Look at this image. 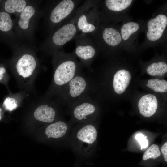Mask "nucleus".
<instances>
[{
	"mask_svg": "<svg viewBox=\"0 0 167 167\" xmlns=\"http://www.w3.org/2000/svg\"><path fill=\"white\" fill-rule=\"evenodd\" d=\"M139 24L135 22H130L125 24L121 29L122 38L124 40H127L132 33L139 29Z\"/></svg>",
	"mask_w": 167,
	"mask_h": 167,
	"instance_id": "21",
	"label": "nucleus"
},
{
	"mask_svg": "<svg viewBox=\"0 0 167 167\" xmlns=\"http://www.w3.org/2000/svg\"><path fill=\"white\" fill-rule=\"evenodd\" d=\"M89 88V82L87 79L77 74L60 90L62 101L68 106L85 96Z\"/></svg>",
	"mask_w": 167,
	"mask_h": 167,
	"instance_id": "5",
	"label": "nucleus"
},
{
	"mask_svg": "<svg viewBox=\"0 0 167 167\" xmlns=\"http://www.w3.org/2000/svg\"><path fill=\"white\" fill-rule=\"evenodd\" d=\"M56 114V111L53 107L47 105H42L36 109L34 116L38 121L50 123L54 120Z\"/></svg>",
	"mask_w": 167,
	"mask_h": 167,
	"instance_id": "14",
	"label": "nucleus"
},
{
	"mask_svg": "<svg viewBox=\"0 0 167 167\" xmlns=\"http://www.w3.org/2000/svg\"><path fill=\"white\" fill-rule=\"evenodd\" d=\"M97 135L94 122L76 124L72 129L66 147L79 156L89 158L94 151Z\"/></svg>",
	"mask_w": 167,
	"mask_h": 167,
	"instance_id": "1",
	"label": "nucleus"
},
{
	"mask_svg": "<svg viewBox=\"0 0 167 167\" xmlns=\"http://www.w3.org/2000/svg\"><path fill=\"white\" fill-rule=\"evenodd\" d=\"M87 23L86 16L83 15L79 18L78 22V27L79 29L82 30Z\"/></svg>",
	"mask_w": 167,
	"mask_h": 167,
	"instance_id": "25",
	"label": "nucleus"
},
{
	"mask_svg": "<svg viewBox=\"0 0 167 167\" xmlns=\"http://www.w3.org/2000/svg\"><path fill=\"white\" fill-rule=\"evenodd\" d=\"M29 1L6 0L2 3V10L9 14H13L17 17L27 5Z\"/></svg>",
	"mask_w": 167,
	"mask_h": 167,
	"instance_id": "15",
	"label": "nucleus"
},
{
	"mask_svg": "<svg viewBox=\"0 0 167 167\" xmlns=\"http://www.w3.org/2000/svg\"><path fill=\"white\" fill-rule=\"evenodd\" d=\"M1 109H0V120L1 119V116H0V112H1Z\"/></svg>",
	"mask_w": 167,
	"mask_h": 167,
	"instance_id": "29",
	"label": "nucleus"
},
{
	"mask_svg": "<svg viewBox=\"0 0 167 167\" xmlns=\"http://www.w3.org/2000/svg\"><path fill=\"white\" fill-rule=\"evenodd\" d=\"M73 126L74 124L70 121L58 120L48 125L45 133L47 138L60 139L66 147Z\"/></svg>",
	"mask_w": 167,
	"mask_h": 167,
	"instance_id": "7",
	"label": "nucleus"
},
{
	"mask_svg": "<svg viewBox=\"0 0 167 167\" xmlns=\"http://www.w3.org/2000/svg\"><path fill=\"white\" fill-rule=\"evenodd\" d=\"M3 106L6 110L11 111L17 107V102L15 99L8 97L4 100Z\"/></svg>",
	"mask_w": 167,
	"mask_h": 167,
	"instance_id": "23",
	"label": "nucleus"
},
{
	"mask_svg": "<svg viewBox=\"0 0 167 167\" xmlns=\"http://www.w3.org/2000/svg\"><path fill=\"white\" fill-rule=\"evenodd\" d=\"M78 73L76 64L71 60H65L56 65L54 71L53 83L59 91Z\"/></svg>",
	"mask_w": 167,
	"mask_h": 167,
	"instance_id": "6",
	"label": "nucleus"
},
{
	"mask_svg": "<svg viewBox=\"0 0 167 167\" xmlns=\"http://www.w3.org/2000/svg\"><path fill=\"white\" fill-rule=\"evenodd\" d=\"M140 114L145 117H150L156 112L158 107L156 97L152 94H148L143 96L138 104Z\"/></svg>",
	"mask_w": 167,
	"mask_h": 167,
	"instance_id": "12",
	"label": "nucleus"
},
{
	"mask_svg": "<svg viewBox=\"0 0 167 167\" xmlns=\"http://www.w3.org/2000/svg\"><path fill=\"white\" fill-rule=\"evenodd\" d=\"M146 71L151 76H163L167 72V65L163 61L154 62L148 66Z\"/></svg>",
	"mask_w": 167,
	"mask_h": 167,
	"instance_id": "17",
	"label": "nucleus"
},
{
	"mask_svg": "<svg viewBox=\"0 0 167 167\" xmlns=\"http://www.w3.org/2000/svg\"><path fill=\"white\" fill-rule=\"evenodd\" d=\"M76 31L75 27L72 24L64 25L59 29L53 35L52 41L56 46H62L71 40Z\"/></svg>",
	"mask_w": 167,
	"mask_h": 167,
	"instance_id": "11",
	"label": "nucleus"
},
{
	"mask_svg": "<svg viewBox=\"0 0 167 167\" xmlns=\"http://www.w3.org/2000/svg\"><path fill=\"white\" fill-rule=\"evenodd\" d=\"M6 71L5 68L3 66H0V80L3 78Z\"/></svg>",
	"mask_w": 167,
	"mask_h": 167,
	"instance_id": "28",
	"label": "nucleus"
},
{
	"mask_svg": "<svg viewBox=\"0 0 167 167\" xmlns=\"http://www.w3.org/2000/svg\"><path fill=\"white\" fill-rule=\"evenodd\" d=\"M41 12L38 1H29L16 19L13 20L17 32L22 40L33 41Z\"/></svg>",
	"mask_w": 167,
	"mask_h": 167,
	"instance_id": "2",
	"label": "nucleus"
},
{
	"mask_svg": "<svg viewBox=\"0 0 167 167\" xmlns=\"http://www.w3.org/2000/svg\"><path fill=\"white\" fill-rule=\"evenodd\" d=\"M2 1H1L0 0V5H1V2H2Z\"/></svg>",
	"mask_w": 167,
	"mask_h": 167,
	"instance_id": "30",
	"label": "nucleus"
},
{
	"mask_svg": "<svg viewBox=\"0 0 167 167\" xmlns=\"http://www.w3.org/2000/svg\"><path fill=\"white\" fill-rule=\"evenodd\" d=\"M161 152L163 156L165 161H167V142H166L161 148Z\"/></svg>",
	"mask_w": 167,
	"mask_h": 167,
	"instance_id": "27",
	"label": "nucleus"
},
{
	"mask_svg": "<svg viewBox=\"0 0 167 167\" xmlns=\"http://www.w3.org/2000/svg\"><path fill=\"white\" fill-rule=\"evenodd\" d=\"M147 137L141 133H138L135 136V139L139 142L141 147V150L146 148L148 145Z\"/></svg>",
	"mask_w": 167,
	"mask_h": 167,
	"instance_id": "24",
	"label": "nucleus"
},
{
	"mask_svg": "<svg viewBox=\"0 0 167 167\" xmlns=\"http://www.w3.org/2000/svg\"><path fill=\"white\" fill-rule=\"evenodd\" d=\"M75 52L79 58L84 60L91 59L95 54L94 49L90 45L78 46L76 48Z\"/></svg>",
	"mask_w": 167,
	"mask_h": 167,
	"instance_id": "19",
	"label": "nucleus"
},
{
	"mask_svg": "<svg viewBox=\"0 0 167 167\" xmlns=\"http://www.w3.org/2000/svg\"><path fill=\"white\" fill-rule=\"evenodd\" d=\"M67 106L74 124L94 121L96 108L90 98L84 96Z\"/></svg>",
	"mask_w": 167,
	"mask_h": 167,
	"instance_id": "4",
	"label": "nucleus"
},
{
	"mask_svg": "<svg viewBox=\"0 0 167 167\" xmlns=\"http://www.w3.org/2000/svg\"><path fill=\"white\" fill-rule=\"evenodd\" d=\"M32 49L24 44L13 49L15 56L13 60L15 69L18 74L23 78L32 75L38 66L35 52Z\"/></svg>",
	"mask_w": 167,
	"mask_h": 167,
	"instance_id": "3",
	"label": "nucleus"
},
{
	"mask_svg": "<svg viewBox=\"0 0 167 167\" xmlns=\"http://www.w3.org/2000/svg\"><path fill=\"white\" fill-rule=\"evenodd\" d=\"M131 0H106V5L109 10L116 11L123 10L131 4Z\"/></svg>",
	"mask_w": 167,
	"mask_h": 167,
	"instance_id": "18",
	"label": "nucleus"
},
{
	"mask_svg": "<svg viewBox=\"0 0 167 167\" xmlns=\"http://www.w3.org/2000/svg\"><path fill=\"white\" fill-rule=\"evenodd\" d=\"M95 29V27L93 24L87 22L82 30L83 32L87 33L92 32Z\"/></svg>",
	"mask_w": 167,
	"mask_h": 167,
	"instance_id": "26",
	"label": "nucleus"
},
{
	"mask_svg": "<svg viewBox=\"0 0 167 167\" xmlns=\"http://www.w3.org/2000/svg\"><path fill=\"white\" fill-rule=\"evenodd\" d=\"M131 79L130 72L126 70L121 69L115 74L113 80L114 90L117 94L124 92L128 87Z\"/></svg>",
	"mask_w": 167,
	"mask_h": 167,
	"instance_id": "13",
	"label": "nucleus"
},
{
	"mask_svg": "<svg viewBox=\"0 0 167 167\" xmlns=\"http://www.w3.org/2000/svg\"><path fill=\"white\" fill-rule=\"evenodd\" d=\"M167 25V17L164 14H160L148 21L147 37L150 41H155L162 36Z\"/></svg>",
	"mask_w": 167,
	"mask_h": 167,
	"instance_id": "9",
	"label": "nucleus"
},
{
	"mask_svg": "<svg viewBox=\"0 0 167 167\" xmlns=\"http://www.w3.org/2000/svg\"><path fill=\"white\" fill-rule=\"evenodd\" d=\"M103 38L108 44L112 46L118 45L122 41L120 33L116 30L111 28H107L104 30Z\"/></svg>",
	"mask_w": 167,
	"mask_h": 167,
	"instance_id": "16",
	"label": "nucleus"
},
{
	"mask_svg": "<svg viewBox=\"0 0 167 167\" xmlns=\"http://www.w3.org/2000/svg\"><path fill=\"white\" fill-rule=\"evenodd\" d=\"M160 155L161 152L158 146L153 144L145 151L143 155V159L146 160L150 158L155 159Z\"/></svg>",
	"mask_w": 167,
	"mask_h": 167,
	"instance_id": "22",
	"label": "nucleus"
},
{
	"mask_svg": "<svg viewBox=\"0 0 167 167\" xmlns=\"http://www.w3.org/2000/svg\"><path fill=\"white\" fill-rule=\"evenodd\" d=\"M0 32L7 36L13 48L21 44L22 40L17 32L14 20L10 14L3 10L0 11Z\"/></svg>",
	"mask_w": 167,
	"mask_h": 167,
	"instance_id": "8",
	"label": "nucleus"
},
{
	"mask_svg": "<svg viewBox=\"0 0 167 167\" xmlns=\"http://www.w3.org/2000/svg\"><path fill=\"white\" fill-rule=\"evenodd\" d=\"M74 6L72 0L61 1L52 11L50 16V21L53 24L59 23L71 13Z\"/></svg>",
	"mask_w": 167,
	"mask_h": 167,
	"instance_id": "10",
	"label": "nucleus"
},
{
	"mask_svg": "<svg viewBox=\"0 0 167 167\" xmlns=\"http://www.w3.org/2000/svg\"><path fill=\"white\" fill-rule=\"evenodd\" d=\"M146 86L156 92L163 93L167 91V81L164 79H149Z\"/></svg>",
	"mask_w": 167,
	"mask_h": 167,
	"instance_id": "20",
	"label": "nucleus"
}]
</instances>
